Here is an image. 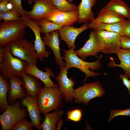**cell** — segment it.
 Instances as JSON below:
<instances>
[{
    "instance_id": "25",
    "label": "cell",
    "mask_w": 130,
    "mask_h": 130,
    "mask_svg": "<svg viewBox=\"0 0 130 130\" xmlns=\"http://www.w3.org/2000/svg\"><path fill=\"white\" fill-rule=\"evenodd\" d=\"M64 114L62 110H55L51 113H47L44 116V122L41 124V127L43 130H56L57 128L56 124L60 117Z\"/></svg>"
},
{
    "instance_id": "34",
    "label": "cell",
    "mask_w": 130,
    "mask_h": 130,
    "mask_svg": "<svg viewBox=\"0 0 130 130\" xmlns=\"http://www.w3.org/2000/svg\"><path fill=\"white\" fill-rule=\"evenodd\" d=\"M121 47L124 49H130V37L125 35L121 36Z\"/></svg>"
},
{
    "instance_id": "9",
    "label": "cell",
    "mask_w": 130,
    "mask_h": 130,
    "mask_svg": "<svg viewBox=\"0 0 130 130\" xmlns=\"http://www.w3.org/2000/svg\"><path fill=\"white\" fill-rule=\"evenodd\" d=\"M52 0H33L32 9L27 11L26 17L36 22L50 15L57 9Z\"/></svg>"
},
{
    "instance_id": "8",
    "label": "cell",
    "mask_w": 130,
    "mask_h": 130,
    "mask_svg": "<svg viewBox=\"0 0 130 130\" xmlns=\"http://www.w3.org/2000/svg\"><path fill=\"white\" fill-rule=\"evenodd\" d=\"M20 104V102L17 101L9 104L6 110L0 115L1 130H11L17 122L28 116L27 109L21 108Z\"/></svg>"
},
{
    "instance_id": "6",
    "label": "cell",
    "mask_w": 130,
    "mask_h": 130,
    "mask_svg": "<svg viewBox=\"0 0 130 130\" xmlns=\"http://www.w3.org/2000/svg\"><path fill=\"white\" fill-rule=\"evenodd\" d=\"M94 31L99 52L113 54L117 53L121 49L119 34L102 29Z\"/></svg>"
},
{
    "instance_id": "33",
    "label": "cell",
    "mask_w": 130,
    "mask_h": 130,
    "mask_svg": "<svg viewBox=\"0 0 130 130\" xmlns=\"http://www.w3.org/2000/svg\"><path fill=\"white\" fill-rule=\"evenodd\" d=\"M119 116H130V108L124 110H112L110 114L108 121L110 122L114 117Z\"/></svg>"
},
{
    "instance_id": "5",
    "label": "cell",
    "mask_w": 130,
    "mask_h": 130,
    "mask_svg": "<svg viewBox=\"0 0 130 130\" xmlns=\"http://www.w3.org/2000/svg\"><path fill=\"white\" fill-rule=\"evenodd\" d=\"M7 45L14 56L26 61L28 65L36 64L38 58L34 43L24 38L10 42Z\"/></svg>"
},
{
    "instance_id": "14",
    "label": "cell",
    "mask_w": 130,
    "mask_h": 130,
    "mask_svg": "<svg viewBox=\"0 0 130 130\" xmlns=\"http://www.w3.org/2000/svg\"><path fill=\"white\" fill-rule=\"evenodd\" d=\"M88 24L85 23L79 28H75L72 26H62L58 30L61 39L64 40L69 49L77 48L75 45V41L77 36L84 30L89 29Z\"/></svg>"
},
{
    "instance_id": "16",
    "label": "cell",
    "mask_w": 130,
    "mask_h": 130,
    "mask_svg": "<svg viewBox=\"0 0 130 130\" xmlns=\"http://www.w3.org/2000/svg\"><path fill=\"white\" fill-rule=\"evenodd\" d=\"M45 69V72H43L37 67L36 64L31 65L27 66L25 72L26 74L32 75L40 79L45 87H58L51 79L50 76L52 78L55 76L51 69L47 67Z\"/></svg>"
},
{
    "instance_id": "3",
    "label": "cell",
    "mask_w": 130,
    "mask_h": 130,
    "mask_svg": "<svg viewBox=\"0 0 130 130\" xmlns=\"http://www.w3.org/2000/svg\"><path fill=\"white\" fill-rule=\"evenodd\" d=\"M65 52L64 56L63 59L65 61V66L68 70L72 67L77 68L85 74L86 77L83 83L84 82L87 78L93 76L96 77L100 74L106 75V74H102L95 73L91 71L98 70L101 68L102 66L99 60L103 56L102 54H99L98 59L93 62H88L84 61L79 58L76 54L75 51L73 48L68 50L63 49Z\"/></svg>"
},
{
    "instance_id": "30",
    "label": "cell",
    "mask_w": 130,
    "mask_h": 130,
    "mask_svg": "<svg viewBox=\"0 0 130 130\" xmlns=\"http://www.w3.org/2000/svg\"><path fill=\"white\" fill-rule=\"evenodd\" d=\"M20 14L16 12L11 10L7 12L0 13V20L4 21H15L22 20Z\"/></svg>"
},
{
    "instance_id": "41",
    "label": "cell",
    "mask_w": 130,
    "mask_h": 130,
    "mask_svg": "<svg viewBox=\"0 0 130 130\" xmlns=\"http://www.w3.org/2000/svg\"><path fill=\"white\" fill-rule=\"evenodd\" d=\"M1 0H0V1H1Z\"/></svg>"
},
{
    "instance_id": "32",
    "label": "cell",
    "mask_w": 130,
    "mask_h": 130,
    "mask_svg": "<svg viewBox=\"0 0 130 130\" xmlns=\"http://www.w3.org/2000/svg\"><path fill=\"white\" fill-rule=\"evenodd\" d=\"M67 121L70 120L77 122L82 119L83 113L80 109H76L68 111L67 113Z\"/></svg>"
},
{
    "instance_id": "23",
    "label": "cell",
    "mask_w": 130,
    "mask_h": 130,
    "mask_svg": "<svg viewBox=\"0 0 130 130\" xmlns=\"http://www.w3.org/2000/svg\"><path fill=\"white\" fill-rule=\"evenodd\" d=\"M93 20L97 22L112 24L123 22L126 20L123 16L104 7L100 11L98 16Z\"/></svg>"
},
{
    "instance_id": "18",
    "label": "cell",
    "mask_w": 130,
    "mask_h": 130,
    "mask_svg": "<svg viewBox=\"0 0 130 130\" xmlns=\"http://www.w3.org/2000/svg\"><path fill=\"white\" fill-rule=\"evenodd\" d=\"M89 36V39L83 46L75 51L76 54L84 60L90 56L98 58V54L99 52L94 31H91Z\"/></svg>"
},
{
    "instance_id": "2",
    "label": "cell",
    "mask_w": 130,
    "mask_h": 130,
    "mask_svg": "<svg viewBox=\"0 0 130 130\" xmlns=\"http://www.w3.org/2000/svg\"><path fill=\"white\" fill-rule=\"evenodd\" d=\"M28 65L27 62L14 56L7 45L4 47V56L0 63V75L9 80L14 77L22 78Z\"/></svg>"
},
{
    "instance_id": "35",
    "label": "cell",
    "mask_w": 130,
    "mask_h": 130,
    "mask_svg": "<svg viewBox=\"0 0 130 130\" xmlns=\"http://www.w3.org/2000/svg\"><path fill=\"white\" fill-rule=\"evenodd\" d=\"M11 10L8 0H2L0 2V13H4Z\"/></svg>"
},
{
    "instance_id": "36",
    "label": "cell",
    "mask_w": 130,
    "mask_h": 130,
    "mask_svg": "<svg viewBox=\"0 0 130 130\" xmlns=\"http://www.w3.org/2000/svg\"><path fill=\"white\" fill-rule=\"evenodd\" d=\"M120 78L123 81V85L125 86L129 91V94H130V81L128 78L124 74H121L120 75Z\"/></svg>"
},
{
    "instance_id": "19",
    "label": "cell",
    "mask_w": 130,
    "mask_h": 130,
    "mask_svg": "<svg viewBox=\"0 0 130 130\" xmlns=\"http://www.w3.org/2000/svg\"><path fill=\"white\" fill-rule=\"evenodd\" d=\"M98 0H82L78 6V23L90 22L95 18L91 10L92 7L96 4Z\"/></svg>"
},
{
    "instance_id": "13",
    "label": "cell",
    "mask_w": 130,
    "mask_h": 130,
    "mask_svg": "<svg viewBox=\"0 0 130 130\" xmlns=\"http://www.w3.org/2000/svg\"><path fill=\"white\" fill-rule=\"evenodd\" d=\"M78 11H62L56 9L50 15L45 18L61 26H72L77 21Z\"/></svg>"
},
{
    "instance_id": "37",
    "label": "cell",
    "mask_w": 130,
    "mask_h": 130,
    "mask_svg": "<svg viewBox=\"0 0 130 130\" xmlns=\"http://www.w3.org/2000/svg\"><path fill=\"white\" fill-rule=\"evenodd\" d=\"M126 22L124 31L125 35L130 37V19L126 20Z\"/></svg>"
},
{
    "instance_id": "22",
    "label": "cell",
    "mask_w": 130,
    "mask_h": 130,
    "mask_svg": "<svg viewBox=\"0 0 130 130\" xmlns=\"http://www.w3.org/2000/svg\"><path fill=\"white\" fill-rule=\"evenodd\" d=\"M120 64H117L115 63L113 58L108 65L110 67H118L123 70L124 75L130 78V49H120L117 53Z\"/></svg>"
},
{
    "instance_id": "12",
    "label": "cell",
    "mask_w": 130,
    "mask_h": 130,
    "mask_svg": "<svg viewBox=\"0 0 130 130\" xmlns=\"http://www.w3.org/2000/svg\"><path fill=\"white\" fill-rule=\"evenodd\" d=\"M21 102L23 106L26 107L33 126L38 130H42L41 123L42 118L36 100L26 94Z\"/></svg>"
},
{
    "instance_id": "1",
    "label": "cell",
    "mask_w": 130,
    "mask_h": 130,
    "mask_svg": "<svg viewBox=\"0 0 130 130\" xmlns=\"http://www.w3.org/2000/svg\"><path fill=\"white\" fill-rule=\"evenodd\" d=\"M58 87H42L37 98L40 113L44 115L53 110H58L64 106V98Z\"/></svg>"
},
{
    "instance_id": "7",
    "label": "cell",
    "mask_w": 130,
    "mask_h": 130,
    "mask_svg": "<svg viewBox=\"0 0 130 130\" xmlns=\"http://www.w3.org/2000/svg\"><path fill=\"white\" fill-rule=\"evenodd\" d=\"M105 93V90L100 82L97 81L85 83L75 89L74 99L76 103L88 105L91 99L97 97L101 98Z\"/></svg>"
},
{
    "instance_id": "38",
    "label": "cell",
    "mask_w": 130,
    "mask_h": 130,
    "mask_svg": "<svg viewBox=\"0 0 130 130\" xmlns=\"http://www.w3.org/2000/svg\"><path fill=\"white\" fill-rule=\"evenodd\" d=\"M4 56V47L0 48V63L3 60Z\"/></svg>"
},
{
    "instance_id": "10",
    "label": "cell",
    "mask_w": 130,
    "mask_h": 130,
    "mask_svg": "<svg viewBox=\"0 0 130 130\" xmlns=\"http://www.w3.org/2000/svg\"><path fill=\"white\" fill-rule=\"evenodd\" d=\"M60 72L59 75L56 77L59 85V89L66 102H71L74 99L73 87L75 82L72 78H68L67 76L68 70L65 66H60Z\"/></svg>"
},
{
    "instance_id": "40",
    "label": "cell",
    "mask_w": 130,
    "mask_h": 130,
    "mask_svg": "<svg viewBox=\"0 0 130 130\" xmlns=\"http://www.w3.org/2000/svg\"><path fill=\"white\" fill-rule=\"evenodd\" d=\"M74 0H67L68 1L71 3H72V2Z\"/></svg>"
},
{
    "instance_id": "20",
    "label": "cell",
    "mask_w": 130,
    "mask_h": 130,
    "mask_svg": "<svg viewBox=\"0 0 130 130\" xmlns=\"http://www.w3.org/2000/svg\"><path fill=\"white\" fill-rule=\"evenodd\" d=\"M126 24V20L124 22L112 24L97 22L93 20L88 24V27L89 28L94 30H104L116 33L122 36L125 35Z\"/></svg>"
},
{
    "instance_id": "42",
    "label": "cell",
    "mask_w": 130,
    "mask_h": 130,
    "mask_svg": "<svg viewBox=\"0 0 130 130\" xmlns=\"http://www.w3.org/2000/svg\"></svg>"
},
{
    "instance_id": "28",
    "label": "cell",
    "mask_w": 130,
    "mask_h": 130,
    "mask_svg": "<svg viewBox=\"0 0 130 130\" xmlns=\"http://www.w3.org/2000/svg\"><path fill=\"white\" fill-rule=\"evenodd\" d=\"M52 1L57 9L59 11L65 12L78 11V6L66 0H52Z\"/></svg>"
},
{
    "instance_id": "31",
    "label": "cell",
    "mask_w": 130,
    "mask_h": 130,
    "mask_svg": "<svg viewBox=\"0 0 130 130\" xmlns=\"http://www.w3.org/2000/svg\"><path fill=\"white\" fill-rule=\"evenodd\" d=\"M11 10L18 13L20 15L26 17L27 11L23 8L21 4V0H8Z\"/></svg>"
},
{
    "instance_id": "11",
    "label": "cell",
    "mask_w": 130,
    "mask_h": 130,
    "mask_svg": "<svg viewBox=\"0 0 130 130\" xmlns=\"http://www.w3.org/2000/svg\"><path fill=\"white\" fill-rule=\"evenodd\" d=\"M22 20L26 26L30 28L34 32L35 36L34 46L36 50L38 58L41 61L44 58H47L50 53L46 49V44L43 42L40 34V27L36 22L30 19L25 16H21Z\"/></svg>"
},
{
    "instance_id": "15",
    "label": "cell",
    "mask_w": 130,
    "mask_h": 130,
    "mask_svg": "<svg viewBox=\"0 0 130 130\" xmlns=\"http://www.w3.org/2000/svg\"><path fill=\"white\" fill-rule=\"evenodd\" d=\"M59 36L58 30H56L45 34L42 38L46 45L52 50L57 64L62 66H65V63L63 61V57L60 54Z\"/></svg>"
},
{
    "instance_id": "21",
    "label": "cell",
    "mask_w": 130,
    "mask_h": 130,
    "mask_svg": "<svg viewBox=\"0 0 130 130\" xmlns=\"http://www.w3.org/2000/svg\"><path fill=\"white\" fill-rule=\"evenodd\" d=\"M24 84L22 86L28 95L36 100L37 95L42 87V83L34 76L25 73L22 75Z\"/></svg>"
},
{
    "instance_id": "4",
    "label": "cell",
    "mask_w": 130,
    "mask_h": 130,
    "mask_svg": "<svg viewBox=\"0 0 130 130\" xmlns=\"http://www.w3.org/2000/svg\"><path fill=\"white\" fill-rule=\"evenodd\" d=\"M27 26L22 20L4 21L0 25V47L10 42L24 38Z\"/></svg>"
},
{
    "instance_id": "39",
    "label": "cell",
    "mask_w": 130,
    "mask_h": 130,
    "mask_svg": "<svg viewBox=\"0 0 130 130\" xmlns=\"http://www.w3.org/2000/svg\"><path fill=\"white\" fill-rule=\"evenodd\" d=\"M33 0H27L28 3L30 5L32 4L33 2Z\"/></svg>"
},
{
    "instance_id": "27",
    "label": "cell",
    "mask_w": 130,
    "mask_h": 130,
    "mask_svg": "<svg viewBox=\"0 0 130 130\" xmlns=\"http://www.w3.org/2000/svg\"><path fill=\"white\" fill-rule=\"evenodd\" d=\"M36 22L38 25L40 27V33L44 34L58 30L62 26L45 18L42 19Z\"/></svg>"
},
{
    "instance_id": "26",
    "label": "cell",
    "mask_w": 130,
    "mask_h": 130,
    "mask_svg": "<svg viewBox=\"0 0 130 130\" xmlns=\"http://www.w3.org/2000/svg\"><path fill=\"white\" fill-rule=\"evenodd\" d=\"M8 80L0 75V112H3L9 106L7 102V93L10 89Z\"/></svg>"
},
{
    "instance_id": "24",
    "label": "cell",
    "mask_w": 130,
    "mask_h": 130,
    "mask_svg": "<svg viewBox=\"0 0 130 130\" xmlns=\"http://www.w3.org/2000/svg\"><path fill=\"white\" fill-rule=\"evenodd\" d=\"M124 17L130 19V9L126 3L121 0H111L104 7Z\"/></svg>"
},
{
    "instance_id": "29",
    "label": "cell",
    "mask_w": 130,
    "mask_h": 130,
    "mask_svg": "<svg viewBox=\"0 0 130 130\" xmlns=\"http://www.w3.org/2000/svg\"><path fill=\"white\" fill-rule=\"evenodd\" d=\"M33 126L31 122L24 118L15 123L11 130H33Z\"/></svg>"
},
{
    "instance_id": "17",
    "label": "cell",
    "mask_w": 130,
    "mask_h": 130,
    "mask_svg": "<svg viewBox=\"0 0 130 130\" xmlns=\"http://www.w3.org/2000/svg\"><path fill=\"white\" fill-rule=\"evenodd\" d=\"M9 80L10 88L7 100L9 104H11L16 99L25 98L26 93L24 88L22 86L24 83L22 78L14 77Z\"/></svg>"
}]
</instances>
